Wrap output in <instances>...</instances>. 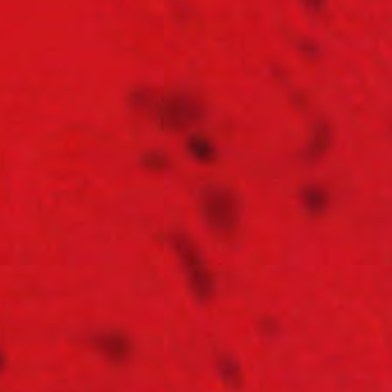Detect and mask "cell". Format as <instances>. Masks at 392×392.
Instances as JSON below:
<instances>
[{
  "mask_svg": "<svg viewBox=\"0 0 392 392\" xmlns=\"http://www.w3.org/2000/svg\"><path fill=\"white\" fill-rule=\"evenodd\" d=\"M144 165L153 170H162L167 167V161L159 153H150L144 159Z\"/></svg>",
  "mask_w": 392,
  "mask_h": 392,
  "instance_id": "6",
  "label": "cell"
},
{
  "mask_svg": "<svg viewBox=\"0 0 392 392\" xmlns=\"http://www.w3.org/2000/svg\"><path fill=\"white\" fill-rule=\"evenodd\" d=\"M204 109L189 96H174L165 105L163 122L172 130H184L202 118Z\"/></svg>",
  "mask_w": 392,
  "mask_h": 392,
  "instance_id": "3",
  "label": "cell"
},
{
  "mask_svg": "<svg viewBox=\"0 0 392 392\" xmlns=\"http://www.w3.org/2000/svg\"><path fill=\"white\" fill-rule=\"evenodd\" d=\"M223 374L228 376L231 380H235V377L239 376V369L237 365H234L232 360H224L222 365Z\"/></svg>",
  "mask_w": 392,
  "mask_h": 392,
  "instance_id": "7",
  "label": "cell"
},
{
  "mask_svg": "<svg viewBox=\"0 0 392 392\" xmlns=\"http://www.w3.org/2000/svg\"><path fill=\"white\" fill-rule=\"evenodd\" d=\"M98 345L101 349L102 352L111 359H123L129 356L130 343L128 340L124 339L121 335H105L98 340Z\"/></svg>",
  "mask_w": 392,
  "mask_h": 392,
  "instance_id": "4",
  "label": "cell"
},
{
  "mask_svg": "<svg viewBox=\"0 0 392 392\" xmlns=\"http://www.w3.org/2000/svg\"><path fill=\"white\" fill-rule=\"evenodd\" d=\"M3 365H4L3 357H1V354H0V369L3 367Z\"/></svg>",
  "mask_w": 392,
  "mask_h": 392,
  "instance_id": "8",
  "label": "cell"
},
{
  "mask_svg": "<svg viewBox=\"0 0 392 392\" xmlns=\"http://www.w3.org/2000/svg\"><path fill=\"white\" fill-rule=\"evenodd\" d=\"M202 206L208 224L215 231L231 233L239 225V202L230 189L222 187L207 189L202 198Z\"/></svg>",
  "mask_w": 392,
  "mask_h": 392,
  "instance_id": "2",
  "label": "cell"
},
{
  "mask_svg": "<svg viewBox=\"0 0 392 392\" xmlns=\"http://www.w3.org/2000/svg\"><path fill=\"white\" fill-rule=\"evenodd\" d=\"M187 150L194 159L209 163L215 159V150L208 139L201 135H191L187 140Z\"/></svg>",
  "mask_w": 392,
  "mask_h": 392,
  "instance_id": "5",
  "label": "cell"
},
{
  "mask_svg": "<svg viewBox=\"0 0 392 392\" xmlns=\"http://www.w3.org/2000/svg\"><path fill=\"white\" fill-rule=\"evenodd\" d=\"M171 243L179 256L189 276V285L200 300H209L213 295V280L201 259L196 245L183 233L171 235Z\"/></svg>",
  "mask_w": 392,
  "mask_h": 392,
  "instance_id": "1",
  "label": "cell"
}]
</instances>
